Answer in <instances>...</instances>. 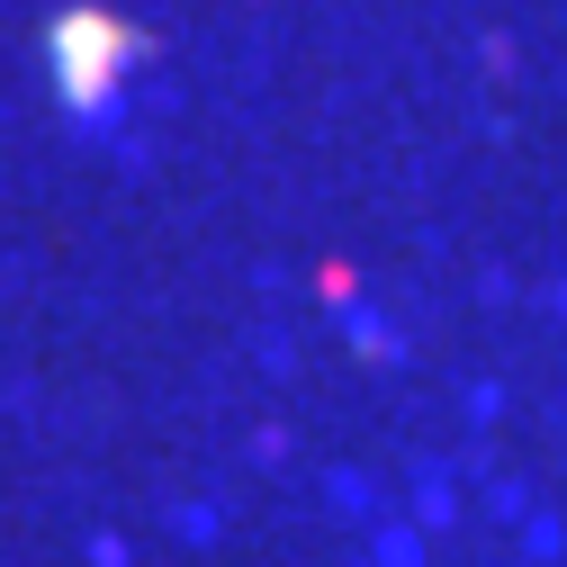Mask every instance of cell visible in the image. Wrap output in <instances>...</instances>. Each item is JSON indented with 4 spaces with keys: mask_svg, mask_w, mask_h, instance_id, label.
<instances>
[{
    "mask_svg": "<svg viewBox=\"0 0 567 567\" xmlns=\"http://www.w3.org/2000/svg\"><path fill=\"white\" fill-rule=\"evenodd\" d=\"M45 45H54V82H63V100H100L109 73L135 54V37H126L109 10H63Z\"/></svg>",
    "mask_w": 567,
    "mask_h": 567,
    "instance_id": "6da1fadb",
    "label": "cell"
}]
</instances>
